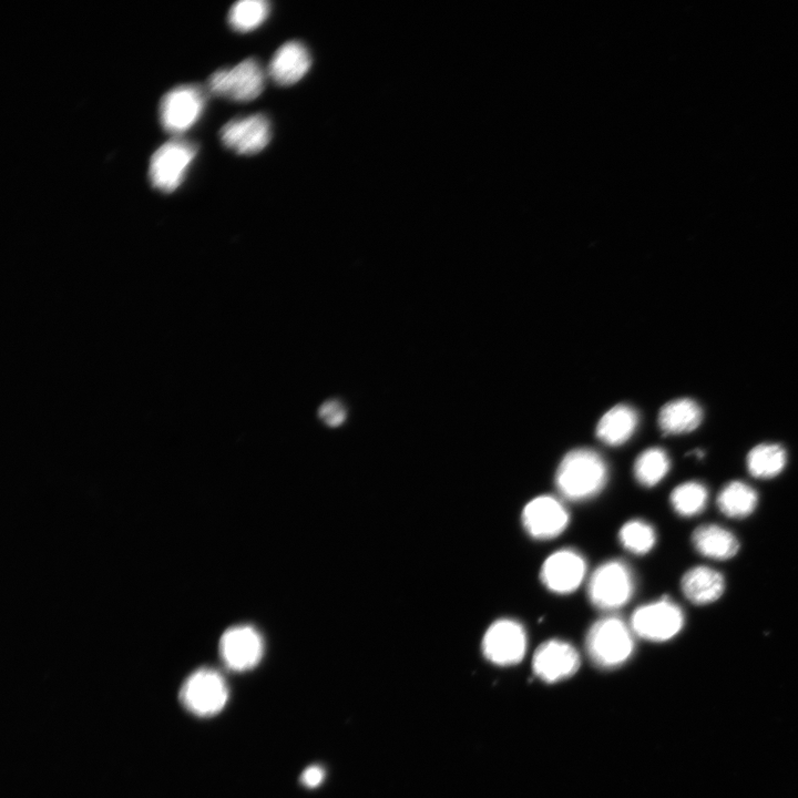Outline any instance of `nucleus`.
<instances>
[{
	"label": "nucleus",
	"mask_w": 798,
	"mask_h": 798,
	"mask_svg": "<svg viewBox=\"0 0 798 798\" xmlns=\"http://www.w3.org/2000/svg\"><path fill=\"white\" fill-rule=\"evenodd\" d=\"M606 480L605 461L596 451L587 448L567 452L555 474L557 491L572 501H582L596 495Z\"/></svg>",
	"instance_id": "obj_1"
},
{
	"label": "nucleus",
	"mask_w": 798,
	"mask_h": 798,
	"mask_svg": "<svg viewBox=\"0 0 798 798\" xmlns=\"http://www.w3.org/2000/svg\"><path fill=\"white\" fill-rule=\"evenodd\" d=\"M586 649L598 666L621 665L628 659L634 649L633 631L617 616L602 617L586 634Z\"/></svg>",
	"instance_id": "obj_2"
},
{
	"label": "nucleus",
	"mask_w": 798,
	"mask_h": 798,
	"mask_svg": "<svg viewBox=\"0 0 798 798\" xmlns=\"http://www.w3.org/2000/svg\"><path fill=\"white\" fill-rule=\"evenodd\" d=\"M634 592V577L620 560L601 564L591 575L587 594L591 603L602 611L612 612L625 605Z\"/></svg>",
	"instance_id": "obj_3"
},
{
	"label": "nucleus",
	"mask_w": 798,
	"mask_h": 798,
	"mask_svg": "<svg viewBox=\"0 0 798 798\" xmlns=\"http://www.w3.org/2000/svg\"><path fill=\"white\" fill-rule=\"evenodd\" d=\"M196 153V145L185 140L175 139L161 145L150 161L149 177L152 186L163 193L175 191Z\"/></svg>",
	"instance_id": "obj_4"
},
{
	"label": "nucleus",
	"mask_w": 798,
	"mask_h": 798,
	"mask_svg": "<svg viewBox=\"0 0 798 798\" xmlns=\"http://www.w3.org/2000/svg\"><path fill=\"white\" fill-rule=\"evenodd\" d=\"M265 72L255 59H245L229 69L214 72L207 82L209 92L236 102L258 98L265 88Z\"/></svg>",
	"instance_id": "obj_5"
},
{
	"label": "nucleus",
	"mask_w": 798,
	"mask_h": 798,
	"mask_svg": "<svg viewBox=\"0 0 798 798\" xmlns=\"http://www.w3.org/2000/svg\"><path fill=\"white\" fill-rule=\"evenodd\" d=\"M180 699L194 715L212 716L224 708L228 699V688L217 672L202 668L186 678Z\"/></svg>",
	"instance_id": "obj_6"
},
{
	"label": "nucleus",
	"mask_w": 798,
	"mask_h": 798,
	"mask_svg": "<svg viewBox=\"0 0 798 798\" xmlns=\"http://www.w3.org/2000/svg\"><path fill=\"white\" fill-rule=\"evenodd\" d=\"M684 625L682 608L668 597L637 607L631 617V628L642 638L663 642L674 637Z\"/></svg>",
	"instance_id": "obj_7"
},
{
	"label": "nucleus",
	"mask_w": 798,
	"mask_h": 798,
	"mask_svg": "<svg viewBox=\"0 0 798 798\" xmlns=\"http://www.w3.org/2000/svg\"><path fill=\"white\" fill-rule=\"evenodd\" d=\"M204 91L197 85H180L165 93L160 102L162 127L172 134H180L192 127L205 108Z\"/></svg>",
	"instance_id": "obj_8"
},
{
	"label": "nucleus",
	"mask_w": 798,
	"mask_h": 798,
	"mask_svg": "<svg viewBox=\"0 0 798 798\" xmlns=\"http://www.w3.org/2000/svg\"><path fill=\"white\" fill-rule=\"evenodd\" d=\"M525 649V630L514 620L495 621L489 626L482 640L484 656L498 665L519 663L524 656Z\"/></svg>",
	"instance_id": "obj_9"
},
{
	"label": "nucleus",
	"mask_w": 798,
	"mask_h": 798,
	"mask_svg": "<svg viewBox=\"0 0 798 798\" xmlns=\"http://www.w3.org/2000/svg\"><path fill=\"white\" fill-rule=\"evenodd\" d=\"M272 137L270 122L264 114H252L227 122L221 130L223 144L242 155L263 151Z\"/></svg>",
	"instance_id": "obj_10"
},
{
	"label": "nucleus",
	"mask_w": 798,
	"mask_h": 798,
	"mask_svg": "<svg viewBox=\"0 0 798 798\" xmlns=\"http://www.w3.org/2000/svg\"><path fill=\"white\" fill-rule=\"evenodd\" d=\"M219 651L228 668L244 672L260 661L264 653L263 637L249 625L234 626L221 637Z\"/></svg>",
	"instance_id": "obj_11"
},
{
	"label": "nucleus",
	"mask_w": 798,
	"mask_h": 798,
	"mask_svg": "<svg viewBox=\"0 0 798 798\" xmlns=\"http://www.w3.org/2000/svg\"><path fill=\"white\" fill-rule=\"evenodd\" d=\"M522 523L532 538L548 540L557 536L566 529L569 512L559 499L540 495L524 507Z\"/></svg>",
	"instance_id": "obj_12"
},
{
	"label": "nucleus",
	"mask_w": 798,
	"mask_h": 798,
	"mask_svg": "<svg viewBox=\"0 0 798 798\" xmlns=\"http://www.w3.org/2000/svg\"><path fill=\"white\" fill-rule=\"evenodd\" d=\"M586 563L572 549L552 553L541 569V581L552 592L567 594L575 591L584 580Z\"/></svg>",
	"instance_id": "obj_13"
},
{
	"label": "nucleus",
	"mask_w": 798,
	"mask_h": 798,
	"mask_svg": "<svg viewBox=\"0 0 798 798\" xmlns=\"http://www.w3.org/2000/svg\"><path fill=\"white\" fill-rule=\"evenodd\" d=\"M580 666L576 649L569 643L551 640L534 653L533 671L543 681L553 683L574 674Z\"/></svg>",
	"instance_id": "obj_14"
},
{
	"label": "nucleus",
	"mask_w": 798,
	"mask_h": 798,
	"mask_svg": "<svg viewBox=\"0 0 798 798\" xmlns=\"http://www.w3.org/2000/svg\"><path fill=\"white\" fill-rule=\"evenodd\" d=\"M311 57L299 41H288L274 53L268 64L269 78L280 86H289L300 81L309 71Z\"/></svg>",
	"instance_id": "obj_15"
},
{
	"label": "nucleus",
	"mask_w": 798,
	"mask_h": 798,
	"mask_svg": "<svg viewBox=\"0 0 798 798\" xmlns=\"http://www.w3.org/2000/svg\"><path fill=\"white\" fill-rule=\"evenodd\" d=\"M681 587L689 602L697 605L709 604L723 595L725 580L718 571L699 565L683 575Z\"/></svg>",
	"instance_id": "obj_16"
},
{
	"label": "nucleus",
	"mask_w": 798,
	"mask_h": 798,
	"mask_svg": "<svg viewBox=\"0 0 798 798\" xmlns=\"http://www.w3.org/2000/svg\"><path fill=\"white\" fill-rule=\"evenodd\" d=\"M694 548L702 555L714 560H727L739 550L737 538L727 529L717 524L698 526L692 535Z\"/></svg>",
	"instance_id": "obj_17"
},
{
	"label": "nucleus",
	"mask_w": 798,
	"mask_h": 798,
	"mask_svg": "<svg viewBox=\"0 0 798 798\" xmlns=\"http://www.w3.org/2000/svg\"><path fill=\"white\" fill-rule=\"evenodd\" d=\"M702 409L692 399L667 402L658 413V426L665 434H679L695 430L702 421Z\"/></svg>",
	"instance_id": "obj_18"
},
{
	"label": "nucleus",
	"mask_w": 798,
	"mask_h": 798,
	"mask_svg": "<svg viewBox=\"0 0 798 798\" xmlns=\"http://www.w3.org/2000/svg\"><path fill=\"white\" fill-rule=\"evenodd\" d=\"M637 426V413L625 405H617L606 411L596 426L597 438L610 446L624 443Z\"/></svg>",
	"instance_id": "obj_19"
},
{
	"label": "nucleus",
	"mask_w": 798,
	"mask_h": 798,
	"mask_svg": "<svg viewBox=\"0 0 798 798\" xmlns=\"http://www.w3.org/2000/svg\"><path fill=\"white\" fill-rule=\"evenodd\" d=\"M757 492L747 483L732 481L717 495L719 510L729 518L740 519L751 514L757 505Z\"/></svg>",
	"instance_id": "obj_20"
},
{
	"label": "nucleus",
	"mask_w": 798,
	"mask_h": 798,
	"mask_svg": "<svg viewBox=\"0 0 798 798\" xmlns=\"http://www.w3.org/2000/svg\"><path fill=\"white\" fill-rule=\"evenodd\" d=\"M784 448L775 443L754 447L747 456V469L755 478L768 479L779 474L786 466Z\"/></svg>",
	"instance_id": "obj_21"
},
{
	"label": "nucleus",
	"mask_w": 798,
	"mask_h": 798,
	"mask_svg": "<svg viewBox=\"0 0 798 798\" xmlns=\"http://www.w3.org/2000/svg\"><path fill=\"white\" fill-rule=\"evenodd\" d=\"M669 467V458L663 449L649 448L635 460L634 475L638 483L651 488L667 474Z\"/></svg>",
	"instance_id": "obj_22"
},
{
	"label": "nucleus",
	"mask_w": 798,
	"mask_h": 798,
	"mask_svg": "<svg viewBox=\"0 0 798 798\" xmlns=\"http://www.w3.org/2000/svg\"><path fill=\"white\" fill-rule=\"evenodd\" d=\"M270 12L265 0H243L234 3L228 13V23L237 32H249L262 25Z\"/></svg>",
	"instance_id": "obj_23"
},
{
	"label": "nucleus",
	"mask_w": 798,
	"mask_h": 798,
	"mask_svg": "<svg viewBox=\"0 0 798 798\" xmlns=\"http://www.w3.org/2000/svg\"><path fill=\"white\" fill-rule=\"evenodd\" d=\"M669 500L676 513L683 516H693L705 509L708 491L704 484L688 481L677 485L672 491Z\"/></svg>",
	"instance_id": "obj_24"
},
{
	"label": "nucleus",
	"mask_w": 798,
	"mask_h": 798,
	"mask_svg": "<svg viewBox=\"0 0 798 798\" xmlns=\"http://www.w3.org/2000/svg\"><path fill=\"white\" fill-rule=\"evenodd\" d=\"M621 544L634 554L649 552L656 542L655 530L651 524L642 520H631L620 530Z\"/></svg>",
	"instance_id": "obj_25"
},
{
	"label": "nucleus",
	"mask_w": 798,
	"mask_h": 798,
	"mask_svg": "<svg viewBox=\"0 0 798 798\" xmlns=\"http://www.w3.org/2000/svg\"><path fill=\"white\" fill-rule=\"evenodd\" d=\"M318 417L328 427H339L346 420L347 410L339 400L329 399L319 407Z\"/></svg>",
	"instance_id": "obj_26"
},
{
	"label": "nucleus",
	"mask_w": 798,
	"mask_h": 798,
	"mask_svg": "<svg viewBox=\"0 0 798 798\" xmlns=\"http://www.w3.org/2000/svg\"><path fill=\"white\" fill-rule=\"evenodd\" d=\"M324 778L325 770L318 765H313L303 771L300 780L305 787L315 788L323 782Z\"/></svg>",
	"instance_id": "obj_27"
}]
</instances>
